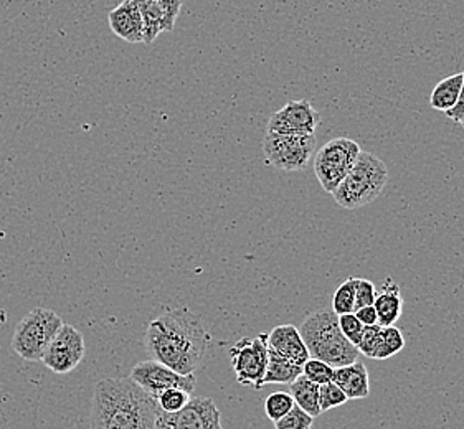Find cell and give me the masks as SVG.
Masks as SVG:
<instances>
[{
    "label": "cell",
    "mask_w": 464,
    "mask_h": 429,
    "mask_svg": "<svg viewBox=\"0 0 464 429\" xmlns=\"http://www.w3.org/2000/svg\"><path fill=\"white\" fill-rule=\"evenodd\" d=\"M333 382L341 386V390L345 393L347 400H362V398H367L369 393H371L369 370L359 360H355L353 364L334 368Z\"/></svg>",
    "instance_id": "cell-16"
},
{
    "label": "cell",
    "mask_w": 464,
    "mask_h": 429,
    "mask_svg": "<svg viewBox=\"0 0 464 429\" xmlns=\"http://www.w3.org/2000/svg\"><path fill=\"white\" fill-rule=\"evenodd\" d=\"M299 332L309 355L331 365L333 368L353 364L357 360L359 350L343 336L339 316L334 310L313 312L301 324Z\"/></svg>",
    "instance_id": "cell-3"
},
{
    "label": "cell",
    "mask_w": 464,
    "mask_h": 429,
    "mask_svg": "<svg viewBox=\"0 0 464 429\" xmlns=\"http://www.w3.org/2000/svg\"><path fill=\"white\" fill-rule=\"evenodd\" d=\"M84 352L86 344L83 334L76 327L63 324L53 340L48 344L40 362H44L48 370L55 374H70L82 364Z\"/></svg>",
    "instance_id": "cell-11"
},
{
    "label": "cell",
    "mask_w": 464,
    "mask_h": 429,
    "mask_svg": "<svg viewBox=\"0 0 464 429\" xmlns=\"http://www.w3.org/2000/svg\"><path fill=\"white\" fill-rule=\"evenodd\" d=\"M140 10L144 25V43H154L162 32H172L176 22L169 17L166 7L158 0H130Z\"/></svg>",
    "instance_id": "cell-15"
},
{
    "label": "cell",
    "mask_w": 464,
    "mask_h": 429,
    "mask_svg": "<svg viewBox=\"0 0 464 429\" xmlns=\"http://www.w3.org/2000/svg\"><path fill=\"white\" fill-rule=\"evenodd\" d=\"M387 182L389 168L385 162L375 154L361 150L353 170L335 188L333 196L337 205L345 210H357L379 198Z\"/></svg>",
    "instance_id": "cell-4"
},
{
    "label": "cell",
    "mask_w": 464,
    "mask_h": 429,
    "mask_svg": "<svg viewBox=\"0 0 464 429\" xmlns=\"http://www.w3.org/2000/svg\"><path fill=\"white\" fill-rule=\"evenodd\" d=\"M353 314L362 322L363 326L379 324V316H377V310H375L373 306H365V308L357 309Z\"/></svg>",
    "instance_id": "cell-32"
},
{
    "label": "cell",
    "mask_w": 464,
    "mask_h": 429,
    "mask_svg": "<svg viewBox=\"0 0 464 429\" xmlns=\"http://www.w3.org/2000/svg\"><path fill=\"white\" fill-rule=\"evenodd\" d=\"M210 342L200 318L186 308L170 309L152 319L144 336L149 357L180 375L196 374Z\"/></svg>",
    "instance_id": "cell-1"
},
{
    "label": "cell",
    "mask_w": 464,
    "mask_h": 429,
    "mask_svg": "<svg viewBox=\"0 0 464 429\" xmlns=\"http://www.w3.org/2000/svg\"><path fill=\"white\" fill-rule=\"evenodd\" d=\"M405 347V337L399 327H382L381 344L375 352V360H387L393 355L399 354Z\"/></svg>",
    "instance_id": "cell-21"
},
{
    "label": "cell",
    "mask_w": 464,
    "mask_h": 429,
    "mask_svg": "<svg viewBox=\"0 0 464 429\" xmlns=\"http://www.w3.org/2000/svg\"><path fill=\"white\" fill-rule=\"evenodd\" d=\"M445 114L446 116H448V119H451V121L458 122V124H461V122L464 121V80L463 88H461V91H459V96H458V101H456L455 106H453V108H451L450 111H446Z\"/></svg>",
    "instance_id": "cell-31"
},
{
    "label": "cell",
    "mask_w": 464,
    "mask_h": 429,
    "mask_svg": "<svg viewBox=\"0 0 464 429\" xmlns=\"http://www.w3.org/2000/svg\"><path fill=\"white\" fill-rule=\"evenodd\" d=\"M339 327H341L343 336L345 337L353 347H357V344L361 342V337H362L363 327H365L362 322L357 319V316H355L353 312L339 316Z\"/></svg>",
    "instance_id": "cell-29"
},
{
    "label": "cell",
    "mask_w": 464,
    "mask_h": 429,
    "mask_svg": "<svg viewBox=\"0 0 464 429\" xmlns=\"http://www.w3.org/2000/svg\"><path fill=\"white\" fill-rule=\"evenodd\" d=\"M382 326L381 324H373V326L363 327L362 337L361 342L357 344L359 354L365 355L369 358L375 357V352L381 344Z\"/></svg>",
    "instance_id": "cell-28"
},
{
    "label": "cell",
    "mask_w": 464,
    "mask_h": 429,
    "mask_svg": "<svg viewBox=\"0 0 464 429\" xmlns=\"http://www.w3.org/2000/svg\"><path fill=\"white\" fill-rule=\"evenodd\" d=\"M303 375L313 383L324 385V383L333 382L334 368L331 365L323 362V360H319V358L309 357L303 365Z\"/></svg>",
    "instance_id": "cell-24"
},
{
    "label": "cell",
    "mask_w": 464,
    "mask_h": 429,
    "mask_svg": "<svg viewBox=\"0 0 464 429\" xmlns=\"http://www.w3.org/2000/svg\"><path fill=\"white\" fill-rule=\"evenodd\" d=\"M345 393L341 390V386L334 382L324 383L319 385V406L321 411L333 410L337 406H343V403H347Z\"/></svg>",
    "instance_id": "cell-25"
},
{
    "label": "cell",
    "mask_w": 464,
    "mask_h": 429,
    "mask_svg": "<svg viewBox=\"0 0 464 429\" xmlns=\"http://www.w3.org/2000/svg\"><path fill=\"white\" fill-rule=\"evenodd\" d=\"M63 320L55 310L45 308L32 309L20 320L12 337V348L27 362H40L48 344L53 340Z\"/></svg>",
    "instance_id": "cell-5"
},
{
    "label": "cell",
    "mask_w": 464,
    "mask_h": 429,
    "mask_svg": "<svg viewBox=\"0 0 464 429\" xmlns=\"http://www.w3.org/2000/svg\"><path fill=\"white\" fill-rule=\"evenodd\" d=\"M355 308V286H353V278L343 281V284L337 288L333 298V310L337 316L353 312Z\"/></svg>",
    "instance_id": "cell-23"
},
{
    "label": "cell",
    "mask_w": 464,
    "mask_h": 429,
    "mask_svg": "<svg viewBox=\"0 0 464 429\" xmlns=\"http://www.w3.org/2000/svg\"><path fill=\"white\" fill-rule=\"evenodd\" d=\"M295 400L289 392H275L265 400V413L269 420L278 421L293 410Z\"/></svg>",
    "instance_id": "cell-22"
},
{
    "label": "cell",
    "mask_w": 464,
    "mask_h": 429,
    "mask_svg": "<svg viewBox=\"0 0 464 429\" xmlns=\"http://www.w3.org/2000/svg\"><path fill=\"white\" fill-rule=\"evenodd\" d=\"M158 429H223L222 415L212 398L196 396L176 413L160 410Z\"/></svg>",
    "instance_id": "cell-10"
},
{
    "label": "cell",
    "mask_w": 464,
    "mask_h": 429,
    "mask_svg": "<svg viewBox=\"0 0 464 429\" xmlns=\"http://www.w3.org/2000/svg\"><path fill=\"white\" fill-rule=\"evenodd\" d=\"M359 154V144L347 138L329 140L317 150L314 157V174L324 192L331 195L334 194L335 188L341 186L343 178L353 170Z\"/></svg>",
    "instance_id": "cell-6"
},
{
    "label": "cell",
    "mask_w": 464,
    "mask_h": 429,
    "mask_svg": "<svg viewBox=\"0 0 464 429\" xmlns=\"http://www.w3.org/2000/svg\"><path fill=\"white\" fill-rule=\"evenodd\" d=\"M268 348L301 367L311 357L299 329L293 324L275 327L268 334Z\"/></svg>",
    "instance_id": "cell-13"
},
{
    "label": "cell",
    "mask_w": 464,
    "mask_h": 429,
    "mask_svg": "<svg viewBox=\"0 0 464 429\" xmlns=\"http://www.w3.org/2000/svg\"><path fill=\"white\" fill-rule=\"evenodd\" d=\"M301 375H303L301 365L295 364L268 348V367L263 380L265 385H291Z\"/></svg>",
    "instance_id": "cell-18"
},
{
    "label": "cell",
    "mask_w": 464,
    "mask_h": 429,
    "mask_svg": "<svg viewBox=\"0 0 464 429\" xmlns=\"http://www.w3.org/2000/svg\"><path fill=\"white\" fill-rule=\"evenodd\" d=\"M158 2L166 7L169 15L177 22L180 9H182V0H158Z\"/></svg>",
    "instance_id": "cell-33"
},
{
    "label": "cell",
    "mask_w": 464,
    "mask_h": 429,
    "mask_svg": "<svg viewBox=\"0 0 464 429\" xmlns=\"http://www.w3.org/2000/svg\"><path fill=\"white\" fill-rule=\"evenodd\" d=\"M353 286H355V308H353V312L357 309L365 308V306H373L375 291H377L375 284L369 280H363V278H353Z\"/></svg>",
    "instance_id": "cell-30"
},
{
    "label": "cell",
    "mask_w": 464,
    "mask_h": 429,
    "mask_svg": "<svg viewBox=\"0 0 464 429\" xmlns=\"http://www.w3.org/2000/svg\"><path fill=\"white\" fill-rule=\"evenodd\" d=\"M461 126H463V129H464V121H463V122H461Z\"/></svg>",
    "instance_id": "cell-34"
},
{
    "label": "cell",
    "mask_w": 464,
    "mask_h": 429,
    "mask_svg": "<svg viewBox=\"0 0 464 429\" xmlns=\"http://www.w3.org/2000/svg\"><path fill=\"white\" fill-rule=\"evenodd\" d=\"M316 150V136L275 134L266 132L263 152L269 166L285 172H297L307 167Z\"/></svg>",
    "instance_id": "cell-7"
},
{
    "label": "cell",
    "mask_w": 464,
    "mask_h": 429,
    "mask_svg": "<svg viewBox=\"0 0 464 429\" xmlns=\"http://www.w3.org/2000/svg\"><path fill=\"white\" fill-rule=\"evenodd\" d=\"M321 122L319 112L307 100L289 101L269 118L266 132L314 136Z\"/></svg>",
    "instance_id": "cell-12"
},
{
    "label": "cell",
    "mask_w": 464,
    "mask_h": 429,
    "mask_svg": "<svg viewBox=\"0 0 464 429\" xmlns=\"http://www.w3.org/2000/svg\"><path fill=\"white\" fill-rule=\"evenodd\" d=\"M108 22L116 37L128 43H144V25L140 10L130 0H122L116 9H112L108 15Z\"/></svg>",
    "instance_id": "cell-14"
},
{
    "label": "cell",
    "mask_w": 464,
    "mask_h": 429,
    "mask_svg": "<svg viewBox=\"0 0 464 429\" xmlns=\"http://www.w3.org/2000/svg\"><path fill=\"white\" fill-rule=\"evenodd\" d=\"M373 308L377 310L379 324L382 327L395 326L397 320L401 318L403 296L399 284L392 278L383 281L381 288L375 291Z\"/></svg>",
    "instance_id": "cell-17"
},
{
    "label": "cell",
    "mask_w": 464,
    "mask_h": 429,
    "mask_svg": "<svg viewBox=\"0 0 464 429\" xmlns=\"http://www.w3.org/2000/svg\"><path fill=\"white\" fill-rule=\"evenodd\" d=\"M190 398H192V395L186 392V390L169 388L166 392L159 395L158 403L160 410L168 411V413H176V411L182 410Z\"/></svg>",
    "instance_id": "cell-27"
},
{
    "label": "cell",
    "mask_w": 464,
    "mask_h": 429,
    "mask_svg": "<svg viewBox=\"0 0 464 429\" xmlns=\"http://www.w3.org/2000/svg\"><path fill=\"white\" fill-rule=\"evenodd\" d=\"M463 73H456V75L448 76L445 80H441L435 86L431 98H430L431 108L435 111H450L458 101V96H459V91L463 88Z\"/></svg>",
    "instance_id": "cell-20"
},
{
    "label": "cell",
    "mask_w": 464,
    "mask_h": 429,
    "mask_svg": "<svg viewBox=\"0 0 464 429\" xmlns=\"http://www.w3.org/2000/svg\"><path fill=\"white\" fill-rule=\"evenodd\" d=\"M130 378L132 382L138 383L142 390L152 395L156 400L160 393L166 392L169 388H180L192 395L197 385L196 374L180 375L168 365L160 364L152 358L134 365Z\"/></svg>",
    "instance_id": "cell-9"
},
{
    "label": "cell",
    "mask_w": 464,
    "mask_h": 429,
    "mask_svg": "<svg viewBox=\"0 0 464 429\" xmlns=\"http://www.w3.org/2000/svg\"><path fill=\"white\" fill-rule=\"evenodd\" d=\"M230 358L237 382L260 390L268 367V334L243 337L230 348Z\"/></svg>",
    "instance_id": "cell-8"
},
{
    "label": "cell",
    "mask_w": 464,
    "mask_h": 429,
    "mask_svg": "<svg viewBox=\"0 0 464 429\" xmlns=\"http://www.w3.org/2000/svg\"><path fill=\"white\" fill-rule=\"evenodd\" d=\"M289 393L295 400V405L301 410L306 411L313 418H317L323 415L321 406H319V385L307 380L304 375H301L295 382L289 385Z\"/></svg>",
    "instance_id": "cell-19"
},
{
    "label": "cell",
    "mask_w": 464,
    "mask_h": 429,
    "mask_svg": "<svg viewBox=\"0 0 464 429\" xmlns=\"http://www.w3.org/2000/svg\"><path fill=\"white\" fill-rule=\"evenodd\" d=\"M158 400L130 378L96 383L92 402V429H158Z\"/></svg>",
    "instance_id": "cell-2"
},
{
    "label": "cell",
    "mask_w": 464,
    "mask_h": 429,
    "mask_svg": "<svg viewBox=\"0 0 464 429\" xmlns=\"http://www.w3.org/2000/svg\"><path fill=\"white\" fill-rule=\"evenodd\" d=\"M313 424L314 418L295 405L288 415H285L281 420L275 421V429H313Z\"/></svg>",
    "instance_id": "cell-26"
}]
</instances>
